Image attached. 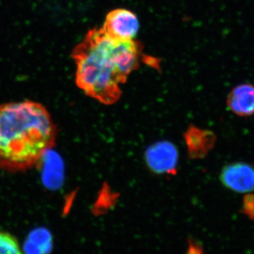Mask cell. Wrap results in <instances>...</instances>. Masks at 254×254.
<instances>
[{"label": "cell", "mask_w": 254, "mask_h": 254, "mask_svg": "<svg viewBox=\"0 0 254 254\" xmlns=\"http://www.w3.org/2000/svg\"><path fill=\"white\" fill-rule=\"evenodd\" d=\"M55 128L43 105L26 100L0 105V165L25 170L54 145Z\"/></svg>", "instance_id": "obj_1"}, {"label": "cell", "mask_w": 254, "mask_h": 254, "mask_svg": "<svg viewBox=\"0 0 254 254\" xmlns=\"http://www.w3.org/2000/svg\"><path fill=\"white\" fill-rule=\"evenodd\" d=\"M113 40L103 28H93L72 51L76 64V83L87 95L105 105H113L121 96L125 83L114 60Z\"/></svg>", "instance_id": "obj_2"}, {"label": "cell", "mask_w": 254, "mask_h": 254, "mask_svg": "<svg viewBox=\"0 0 254 254\" xmlns=\"http://www.w3.org/2000/svg\"><path fill=\"white\" fill-rule=\"evenodd\" d=\"M145 160L147 166L153 173L171 175L175 173L178 165V150L171 142H156L147 148Z\"/></svg>", "instance_id": "obj_3"}, {"label": "cell", "mask_w": 254, "mask_h": 254, "mask_svg": "<svg viewBox=\"0 0 254 254\" xmlns=\"http://www.w3.org/2000/svg\"><path fill=\"white\" fill-rule=\"evenodd\" d=\"M107 36L116 41L133 40L139 30V21L129 10L118 9L110 11L102 28Z\"/></svg>", "instance_id": "obj_4"}, {"label": "cell", "mask_w": 254, "mask_h": 254, "mask_svg": "<svg viewBox=\"0 0 254 254\" xmlns=\"http://www.w3.org/2000/svg\"><path fill=\"white\" fill-rule=\"evenodd\" d=\"M220 181L232 191L251 193L254 190V168L243 162L230 164L222 169Z\"/></svg>", "instance_id": "obj_5"}, {"label": "cell", "mask_w": 254, "mask_h": 254, "mask_svg": "<svg viewBox=\"0 0 254 254\" xmlns=\"http://www.w3.org/2000/svg\"><path fill=\"white\" fill-rule=\"evenodd\" d=\"M227 105L232 113L242 118L254 115V85L242 83L235 86L227 97Z\"/></svg>", "instance_id": "obj_6"}, {"label": "cell", "mask_w": 254, "mask_h": 254, "mask_svg": "<svg viewBox=\"0 0 254 254\" xmlns=\"http://www.w3.org/2000/svg\"><path fill=\"white\" fill-rule=\"evenodd\" d=\"M189 154L192 158L205 156L215 145L216 136L213 131L191 127L185 134Z\"/></svg>", "instance_id": "obj_7"}, {"label": "cell", "mask_w": 254, "mask_h": 254, "mask_svg": "<svg viewBox=\"0 0 254 254\" xmlns=\"http://www.w3.org/2000/svg\"><path fill=\"white\" fill-rule=\"evenodd\" d=\"M0 254H23L18 240L9 232L0 231Z\"/></svg>", "instance_id": "obj_8"}, {"label": "cell", "mask_w": 254, "mask_h": 254, "mask_svg": "<svg viewBox=\"0 0 254 254\" xmlns=\"http://www.w3.org/2000/svg\"><path fill=\"white\" fill-rule=\"evenodd\" d=\"M241 209L243 215L254 222V193L251 192L244 196Z\"/></svg>", "instance_id": "obj_9"}]
</instances>
